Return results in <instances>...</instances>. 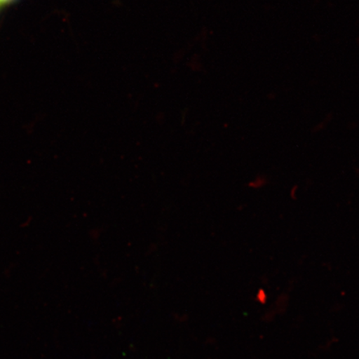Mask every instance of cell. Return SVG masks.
<instances>
[{
	"label": "cell",
	"instance_id": "cell-1",
	"mask_svg": "<svg viewBox=\"0 0 359 359\" xmlns=\"http://www.w3.org/2000/svg\"><path fill=\"white\" fill-rule=\"evenodd\" d=\"M13 1V0H0V6H4V4H6Z\"/></svg>",
	"mask_w": 359,
	"mask_h": 359
}]
</instances>
